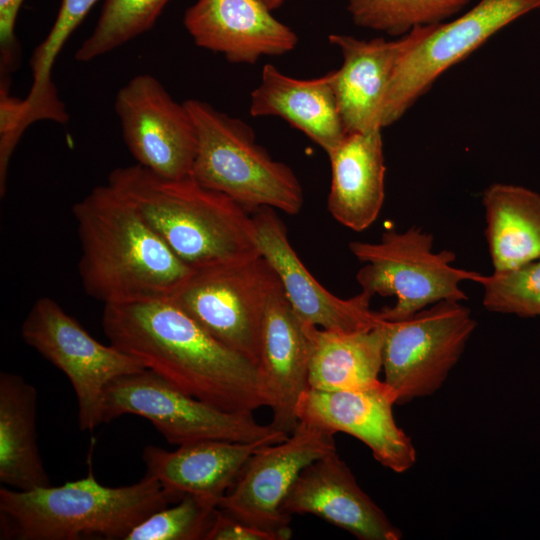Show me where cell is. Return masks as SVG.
I'll return each mask as SVG.
<instances>
[{"mask_svg": "<svg viewBox=\"0 0 540 540\" xmlns=\"http://www.w3.org/2000/svg\"><path fill=\"white\" fill-rule=\"evenodd\" d=\"M110 344L170 385L219 409L267 406L255 364L202 328L171 297L104 305Z\"/></svg>", "mask_w": 540, "mask_h": 540, "instance_id": "cell-1", "label": "cell"}, {"mask_svg": "<svg viewBox=\"0 0 540 540\" xmlns=\"http://www.w3.org/2000/svg\"><path fill=\"white\" fill-rule=\"evenodd\" d=\"M72 211L82 286L104 305L173 296L192 273L108 183L92 189Z\"/></svg>", "mask_w": 540, "mask_h": 540, "instance_id": "cell-2", "label": "cell"}, {"mask_svg": "<svg viewBox=\"0 0 540 540\" xmlns=\"http://www.w3.org/2000/svg\"><path fill=\"white\" fill-rule=\"evenodd\" d=\"M107 183L193 270L260 255L252 211L191 175L170 179L134 164L114 169Z\"/></svg>", "mask_w": 540, "mask_h": 540, "instance_id": "cell-3", "label": "cell"}, {"mask_svg": "<svg viewBox=\"0 0 540 540\" xmlns=\"http://www.w3.org/2000/svg\"><path fill=\"white\" fill-rule=\"evenodd\" d=\"M180 499L146 475L132 485L104 486L90 465L86 477L61 486L0 488V514L4 536L20 540H124L148 516Z\"/></svg>", "mask_w": 540, "mask_h": 540, "instance_id": "cell-4", "label": "cell"}, {"mask_svg": "<svg viewBox=\"0 0 540 540\" xmlns=\"http://www.w3.org/2000/svg\"><path fill=\"white\" fill-rule=\"evenodd\" d=\"M193 120L197 148L191 176L250 211L270 207L289 215L304 204L301 183L293 170L257 143L243 120L199 99L184 101Z\"/></svg>", "mask_w": 540, "mask_h": 540, "instance_id": "cell-5", "label": "cell"}, {"mask_svg": "<svg viewBox=\"0 0 540 540\" xmlns=\"http://www.w3.org/2000/svg\"><path fill=\"white\" fill-rule=\"evenodd\" d=\"M433 246V235L415 226L402 232L387 229L378 242L349 243L364 264L356 274L361 292L396 298L393 306L377 311L380 319L399 321L441 301L467 299L461 283L478 282L481 274L453 266L455 253L436 252Z\"/></svg>", "mask_w": 540, "mask_h": 540, "instance_id": "cell-6", "label": "cell"}, {"mask_svg": "<svg viewBox=\"0 0 540 540\" xmlns=\"http://www.w3.org/2000/svg\"><path fill=\"white\" fill-rule=\"evenodd\" d=\"M125 414L149 420L178 446L207 440L274 444L290 435L258 423L253 412L225 411L181 392L147 368L116 378L105 390L103 423Z\"/></svg>", "mask_w": 540, "mask_h": 540, "instance_id": "cell-7", "label": "cell"}, {"mask_svg": "<svg viewBox=\"0 0 540 540\" xmlns=\"http://www.w3.org/2000/svg\"><path fill=\"white\" fill-rule=\"evenodd\" d=\"M279 284L258 255L194 269L171 297L212 337L257 367L266 306Z\"/></svg>", "mask_w": 540, "mask_h": 540, "instance_id": "cell-8", "label": "cell"}, {"mask_svg": "<svg viewBox=\"0 0 540 540\" xmlns=\"http://www.w3.org/2000/svg\"><path fill=\"white\" fill-rule=\"evenodd\" d=\"M477 322L459 301H441L409 318L384 321L382 370L397 404L439 390L463 355Z\"/></svg>", "mask_w": 540, "mask_h": 540, "instance_id": "cell-9", "label": "cell"}, {"mask_svg": "<svg viewBox=\"0 0 540 540\" xmlns=\"http://www.w3.org/2000/svg\"><path fill=\"white\" fill-rule=\"evenodd\" d=\"M27 345L69 379L78 404L81 430L103 424L104 396L116 378L145 369L136 358L94 339L54 299L39 298L21 326Z\"/></svg>", "mask_w": 540, "mask_h": 540, "instance_id": "cell-10", "label": "cell"}, {"mask_svg": "<svg viewBox=\"0 0 540 540\" xmlns=\"http://www.w3.org/2000/svg\"><path fill=\"white\" fill-rule=\"evenodd\" d=\"M540 8V0H481L462 16L425 26L399 59L380 115V127L399 120L451 66L517 18Z\"/></svg>", "mask_w": 540, "mask_h": 540, "instance_id": "cell-11", "label": "cell"}, {"mask_svg": "<svg viewBox=\"0 0 540 540\" xmlns=\"http://www.w3.org/2000/svg\"><path fill=\"white\" fill-rule=\"evenodd\" d=\"M336 451L334 434L298 422L287 439L259 448L248 459L218 508L250 525L292 536L282 503L302 470Z\"/></svg>", "mask_w": 540, "mask_h": 540, "instance_id": "cell-12", "label": "cell"}, {"mask_svg": "<svg viewBox=\"0 0 540 540\" xmlns=\"http://www.w3.org/2000/svg\"><path fill=\"white\" fill-rule=\"evenodd\" d=\"M114 109L136 164L170 179L191 175L197 148L193 120L157 78L132 77L118 90Z\"/></svg>", "mask_w": 540, "mask_h": 540, "instance_id": "cell-13", "label": "cell"}, {"mask_svg": "<svg viewBox=\"0 0 540 540\" xmlns=\"http://www.w3.org/2000/svg\"><path fill=\"white\" fill-rule=\"evenodd\" d=\"M394 391L384 382L350 390L308 388L297 407L298 421L325 432L349 434L363 442L382 466L408 471L417 459L411 438L397 425Z\"/></svg>", "mask_w": 540, "mask_h": 540, "instance_id": "cell-14", "label": "cell"}, {"mask_svg": "<svg viewBox=\"0 0 540 540\" xmlns=\"http://www.w3.org/2000/svg\"><path fill=\"white\" fill-rule=\"evenodd\" d=\"M252 214L259 253L276 273L285 297L304 324L354 331L383 321L377 311L370 308V296L360 292L350 298H340L311 274L292 247L287 229L275 209L260 207Z\"/></svg>", "mask_w": 540, "mask_h": 540, "instance_id": "cell-15", "label": "cell"}, {"mask_svg": "<svg viewBox=\"0 0 540 540\" xmlns=\"http://www.w3.org/2000/svg\"><path fill=\"white\" fill-rule=\"evenodd\" d=\"M281 511L313 514L361 540H399L401 531L357 483L347 464L334 451L305 467Z\"/></svg>", "mask_w": 540, "mask_h": 540, "instance_id": "cell-16", "label": "cell"}, {"mask_svg": "<svg viewBox=\"0 0 540 540\" xmlns=\"http://www.w3.org/2000/svg\"><path fill=\"white\" fill-rule=\"evenodd\" d=\"M183 23L198 47L232 63L254 64L263 56L283 55L299 41L261 0H197Z\"/></svg>", "mask_w": 540, "mask_h": 540, "instance_id": "cell-17", "label": "cell"}, {"mask_svg": "<svg viewBox=\"0 0 540 540\" xmlns=\"http://www.w3.org/2000/svg\"><path fill=\"white\" fill-rule=\"evenodd\" d=\"M309 359L305 325L279 284L266 306L257 370L267 406L272 410L270 424L288 434L299 422L296 407L309 388Z\"/></svg>", "mask_w": 540, "mask_h": 540, "instance_id": "cell-18", "label": "cell"}, {"mask_svg": "<svg viewBox=\"0 0 540 540\" xmlns=\"http://www.w3.org/2000/svg\"><path fill=\"white\" fill-rule=\"evenodd\" d=\"M424 29L425 26L414 28L395 40L328 36L343 59L340 68L334 70V88L347 133L381 128V110L395 67Z\"/></svg>", "mask_w": 540, "mask_h": 540, "instance_id": "cell-19", "label": "cell"}, {"mask_svg": "<svg viewBox=\"0 0 540 540\" xmlns=\"http://www.w3.org/2000/svg\"><path fill=\"white\" fill-rule=\"evenodd\" d=\"M249 112L253 117L282 118L327 154L348 134L338 108L334 70L312 79H297L267 63L251 92Z\"/></svg>", "mask_w": 540, "mask_h": 540, "instance_id": "cell-20", "label": "cell"}, {"mask_svg": "<svg viewBox=\"0 0 540 540\" xmlns=\"http://www.w3.org/2000/svg\"><path fill=\"white\" fill-rule=\"evenodd\" d=\"M265 445L269 444L207 440L181 445L173 451L148 445L142 459L145 475L158 480L167 490L180 498L192 495L218 507L248 459Z\"/></svg>", "mask_w": 540, "mask_h": 540, "instance_id": "cell-21", "label": "cell"}, {"mask_svg": "<svg viewBox=\"0 0 540 540\" xmlns=\"http://www.w3.org/2000/svg\"><path fill=\"white\" fill-rule=\"evenodd\" d=\"M382 129L348 133L327 155L331 185L327 208L341 225L361 232L378 218L385 199Z\"/></svg>", "mask_w": 540, "mask_h": 540, "instance_id": "cell-22", "label": "cell"}, {"mask_svg": "<svg viewBox=\"0 0 540 540\" xmlns=\"http://www.w3.org/2000/svg\"><path fill=\"white\" fill-rule=\"evenodd\" d=\"M37 390L22 376L0 374V482L20 491L51 485L37 440Z\"/></svg>", "mask_w": 540, "mask_h": 540, "instance_id": "cell-23", "label": "cell"}, {"mask_svg": "<svg viewBox=\"0 0 540 540\" xmlns=\"http://www.w3.org/2000/svg\"><path fill=\"white\" fill-rule=\"evenodd\" d=\"M304 325L310 344L309 388L350 390L380 381L384 320L354 331Z\"/></svg>", "mask_w": 540, "mask_h": 540, "instance_id": "cell-24", "label": "cell"}, {"mask_svg": "<svg viewBox=\"0 0 540 540\" xmlns=\"http://www.w3.org/2000/svg\"><path fill=\"white\" fill-rule=\"evenodd\" d=\"M485 237L493 271L540 258V194L523 186L493 183L482 197Z\"/></svg>", "mask_w": 540, "mask_h": 540, "instance_id": "cell-25", "label": "cell"}, {"mask_svg": "<svg viewBox=\"0 0 540 540\" xmlns=\"http://www.w3.org/2000/svg\"><path fill=\"white\" fill-rule=\"evenodd\" d=\"M97 0H62L56 20L46 38L35 48L30 67L33 82L24 99L26 114L32 122L68 121L65 105L59 99L52 80V69L68 38L79 26Z\"/></svg>", "mask_w": 540, "mask_h": 540, "instance_id": "cell-26", "label": "cell"}, {"mask_svg": "<svg viewBox=\"0 0 540 540\" xmlns=\"http://www.w3.org/2000/svg\"><path fill=\"white\" fill-rule=\"evenodd\" d=\"M359 27L401 37L414 28L444 22L471 0H346Z\"/></svg>", "mask_w": 540, "mask_h": 540, "instance_id": "cell-27", "label": "cell"}, {"mask_svg": "<svg viewBox=\"0 0 540 540\" xmlns=\"http://www.w3.org/2000/svg\"><path fill=\"white\" fill-rule=\"evenodd\" d=\"M171 0H106L92 33L75 53L92 61L150 30Z\"/></svg>", "mask_w": 540, "mask_h": 540, "instance_id": "cell-28", "label": "cell"}, {"mask_svg": "<svg viewBox=\"0 0 540 540\" xmlns=\"http://www.w3.org/2000/svg\"><path fill=\"white\" fill-rule=\"evenodd\" d=\"M486 310L523 318L540 317V258L519 267L480 275Z\"/></svg>", "mask_w": 540, "mask_h": 540, "instance_id": "cell-29", "label": "cell"}, {"mask_svg": "<svg viewBox=\"0 0 540 540\" xmlns=\"http://www.w3.org/2000/svg\"><path fill=\"white\" fill-rule=\"evenodd\" d=\"M217 506L192 495L163 508L135 526L124 540H204Z\"/></svg>", "mask_w": 540, "mask_h": 540, "instance_id": "cell-30", "label": "cell"}, {"mask_svg": "<svg viewBox=\"0 0 540 540\" xmlns=\"http://www.w3.org/2000/svg\"><path fill=\"white\" fill-rule=\"evenodd\" d=\"M24 0H0V68L1 79L16 68L19 45L15 37V23Z\"/></svg>", "mask_w": 540, "mask_h": 540, "instance_id": "cell-31", "label": "cell"}, {"mask_svg": "<svg viewBox=\"0 0 540 540\" xmlns=\"http://www.w3.org/2000/svg\"><path fill=\"white\" fill-rule=\"evenodd\" d=\"M204 540H282L281 537L229 515L217 507Z\"/></svg>", "mask_w": 540, "mask_h": 540, "instance_id": "cell-32", "label": "cell"}, {"mask_svg": "<svg viewBox=\"0 0 540 540\" xmlns=\"http://www.w3.org/2000/svg\"><path fill=\"white\" fill-rule=\"evenodd\" d=\"M270 10L280 7L285 0H261Z\"/></svg>", "mask_w": 540, "mask_h": 540, "instance_id": "cell-33", "label": "cell"}]
</instances>
